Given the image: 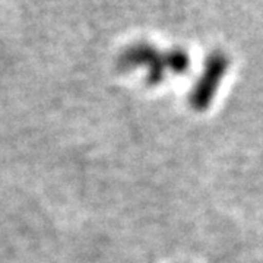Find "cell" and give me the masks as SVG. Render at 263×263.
Instances as JSON below:
<instances>
[{
    "label": "cell",
    "instance_id": "obj_1",
    "mask_svg": "<svg viewBox=\"0 0 263 263\" xmlns=\"http://www.w3.org/2000/svg\"><path fill=\"white\" fill-rule=\"evenodd\" d=\"M123 63L126 65H148L151 69V78H160L161 73L170 67L173 70H183L189 66V57L181 50H171L164 54L146 44H138L129 48L123 54Z\"/></svg>",
    "mask_w": 263,
    "mask_h": 263
}]
</instances>
